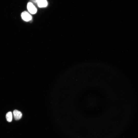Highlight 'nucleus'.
I'll use <instances>...</instances> for the list:
<instances>
[{
    "mask_svg": "<svg viewBox=\"0 0 138 138\" xmlns=\"http://www.w3.org/2000/svg\"><path fill=\"white\" fill-rule=\"evenodd\" d=\"M27 7L28 11L30 13L34 14L36 13L37 11V8L31 2H28L27 4Z\"/></svg>",
    "mask_w": 138,
    "mask_h": 138,
    "instance_id": "nucleus-1",
    "label": "nucleus"
},
{
    "mask_svg": "<svg viewBox=\"0 0 138 138\" xmlns=\"http://www.w3.org/2000/svg\"><path fill=\"white\" fill-rule=\"evenodd\" d=\"M21 16L22 19L26 21L31 20L32 18V16L30 15L26 11L22 12L21 14Z\"/></svg>",
    "mask_w": 138,
    "mask_h": 138,
    "instance_id": "nucleus-2",
    "label": "nucleus"
},
{
    "mask_svg": "<svg viewBox=\"0 0 138 138\" xmlns=\"http://www.w3.org/2000/svg\"><path fill=\"white\" fill-rule=\"evenodd\" d=\"M14 118L16 120H18L20 119L22 116L21 112L17 110H14L13 111Z\"/></svg>",
    "mask_w": 138,
    "mask_h": 138,
    "instance_id": "nucleus-3",
    "label": "nucleus"
},
{
    "mask_svg": "<svg viewBox=\"0 0 138 138\" xmlns=\"http://www.w3.org/2000/svg\"><path fill=\"white\" fill-rule=\"evenodd\" d=\"M37 4L38 6L40 7H45L48 5V2L46 0H40Z\"/></svg>",
    "mask_w": 138,
    "mask_h": 138,
    "instance_id": "nucleus-4",
    "label": "nucleus"
},
{
    "mask_svg": "<svg viewBox=\"0 0 138 138\" xmlns=\"http://www.w3.org/2000/svg\"><path fill=\"white\" fill-rule=\"evenodd\" d=\"M6 118L7 121L9 122L12 121V114L11 112H7L6 115Z\"/></svg>",
    "mask_w": 138,
    "mask_h": 138,
    "instance_id": "nucleus-5",
    "label": "nucleus"
},
{
    "mask_svg": "<svg viewBox=\"0 0 138 138\" xmlns=\"http://www.w3.org/2000/svg\"><path fill=\"white\" fill-rule=\"evenodd\" d=\"M31 2L34 3H37L40 0H30Z\"/></svg>",
    "mask_w": 138,
    "mask_h": 138,
    "instance_id": "nucleus-6",
    "label": "nucleus"
}]
</instances>
